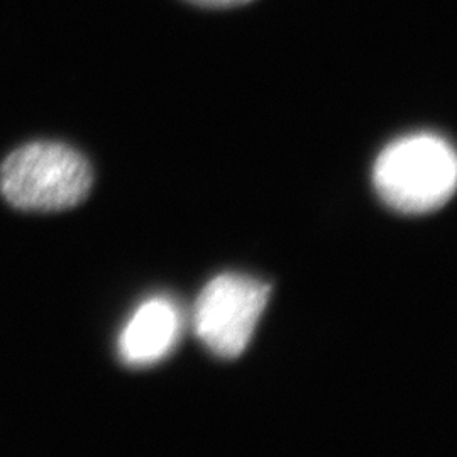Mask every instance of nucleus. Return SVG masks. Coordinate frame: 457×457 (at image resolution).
I'll return each instance as SVG.
<instances>
[{"instance_id": "nucleus-1", "label": "nucleus", "mask_w": 457, "mask_h": 457, "mask_svg": "<svg viewBox=\"0 0 457 457\" xmlns=\"http://www.w3.org/2000/svg\"><path fill=\"white\" fill-rule=\"evenodd\" d=\"M94 185V171L80 151L36 141L12 151L0 164V195L22 212H65L80 205Z\"/></svg>"}, {"instance_id": "nucleus-2", "label": "nucleus", "mask_w": 457, "mask_h": 457, "mask_svg": "<svg viewBox=\"0 0 457 457\" xmlns=\"http://www.w3.org/2000/svg\"><path fill=\"white\" fill-rule=\"evenodd\" d=\"M373 181L378 195L395 211L434 212L456 192V153L441 136H405L381 151Z\"/></svg>"}, {"instance_id": "nucleus-3", "label": "nucleus", "mask_w": 457, "mask_h": 457, "mask_svg": "<svg viewBox=\"0 0 457 457\" xmlns=\"http://www.w3.org/2000/svg\"><path fill=\"white\" fill-rule=\"evenodd\" d=\"M271 288L254 278L220 275L202 290L194 309V330L219 358L234 360L251 343Z\"/></svg>"}, {"instance_id": "nucleus-4", "label": "nucleus", "mask_w": 457, "mask_h": 457, "mask_svg": "<svg viewBox=\"0 0 457 457\" xmlns=\"http://www.w3.org/2000/svg\"><path fill=\"white\" fill-rule=\"evenodd\" d=\"M183 315L175 302L154 296L132 313L119 336V358L131 368L163 361L180 341Z\"/></svg>"}, {"instance_id": "nucleus-5", "label": "nucleus", "mask_w": 457, "mask_h": 457, "mask_svg": "<svg viewBox=\"0 0 457 457\" xmlns=\"http://www.w3.org/2000/svg\"><path fill=\"white\" fill-rule=\"evenodd\" d=\"M198 5H207V7H234V5H243L251 0H190Z\"/></svg>"}]
</instances>
